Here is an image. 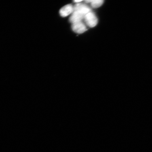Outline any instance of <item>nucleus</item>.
<instances>
[{
    "mask_svg": "<svg viewBox=\"0 0 152 152\" xmlns=\"http://www.w3.org/2000/svg\"><path fill=\"white\" fill-rule=\"evenodd\" d=\"M84 20L87 25L91 28L95 27L98 22V18L96 15L92 11L85 15Z\"/></svg>",
    "mask_w": 152,
    "mask_h": 152,
    "instance_id": "nucleus-1",
    "label": "nucleus"
},
{
    "mask_svg": "<svg viewBox=\"0 0 152 152\" xmlns=\"http://www.w3.org/2000/svg\"><path fill=\"white\" fill-rule=\"evenodd\" d=\"M74 11H78L85 16L88 13L91 12V9L88 6L80 3H77L74 7Z\"/></svg>",
    "mask_w": 152,
    "mask_h": 152,
    "instance_id": "nucleus-2",
    "label": "nucleus"
},
{
    "mask_svg": "<svg viewBox=\"0 0 152 152\" xmlns=\"http://www.w3.org/2000/svg\"><path fill=\"white\" fill-rule=\"evenodd\" d=\"M72 28L75 33L79 34L83 33L87 30L85 25L82 22L72 24Z\"/></svg>",
    "mask_w": 152,
    "mask_h": 152,
    "instance_id": "nucleus-3",
    "label": "nucleus"
},
{
    "mask_svg": "<svg viewBox=\"0 0 152 152\" xmlns=\"http://www.w3.org/2000/svg\"><path fill=\"white\" fill-rule=\"evenodd\" d=\"M85 16L84 15L78 11H74L69 18V22L73 24L75 23L82 22V20L84 19Z\"/></svg>",
    "mask_w": 152,
    "mask_h": 152,
    "instance_id": "nucleus-4",
    "label": "nucleus"
},
{
    "mask_svg": "<svg viewBox=\"0 0 152 152\" xmlns=\"http://www.w3.org/2000/svg\"><path fill=\"white\" fill-rule=\"evenodd\" d=\"M74 7L71 4L64 6L60 10V14L62 17H66L73 12Z\"/></svg>",
    "mask_w": 152,
    "mask_h": 152,
    "instance_id": "nucleus-5",
    "label": "nucleus"
},
{
    "mask_svg": "<svg viewBox=\"0 0 152 152\" xmlns=\"http://www.w3.org/2000/svg\"><path fill=\"white\" fill-rule=\"evenodd\" d=\"M103 0H92L91 3V7L94 8H98L103 4Z\"/></svg>",
    "mask_w": 152,
    "mask_h": 152,
    "instance_id": "nucleus-6",
    "label": "nucleus"
},
{
    "mask_svg": "<svg viewBox=\"0 0 152 152\" xmlns=\"http://www.w3.org/2000/svg\"><path fill=\"white\" fill-rule=\"evenodd\" d=\"M82 0H75V1H74L75 2L78 3H80V2L82 1Z\"/></svg>",
    "mask_w": 152,
    "mask_h": 152,
    "instance_id": "nucleus-7",
    "label": "nucleus"
}]
</instances>
